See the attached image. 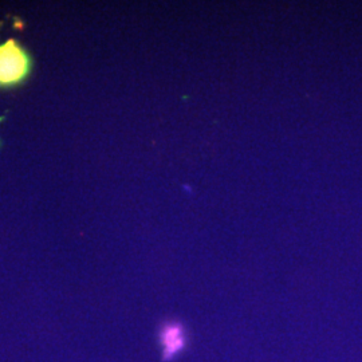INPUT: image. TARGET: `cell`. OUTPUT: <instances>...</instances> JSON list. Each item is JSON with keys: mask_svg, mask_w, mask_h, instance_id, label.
<instances>
[{"mask_svg": "<svg viewBox=\"0 0 362 362\" xmlns=\"http://www.w3.org/2000/svg\"><path fill=\"white\" fill-rule=\"evenodd\" d=\"M34 59L24 46L15 39L0 45V90L15 89L28 79Z\"/></svg>", "mask_w": 362, "mask_h": 362, "instance_id": "cell-1", "label": "cell"}, {"mask_svg": "<svg viewBox=\"0 0 362 362\" xmlns=\"http://www.w3.org/2000/svg\"><path fill=\"white\" fill-rule=\"evenodd\" d=\"M158 341L161 345L162 361L168 362L176 358L187 346V334L184 326L180 322H167L158 332Z\"/></svg>", "mask_w": 362, "mask_h": 362, "instance_id": "cell-2", "label": "cell"}]
</instances>
